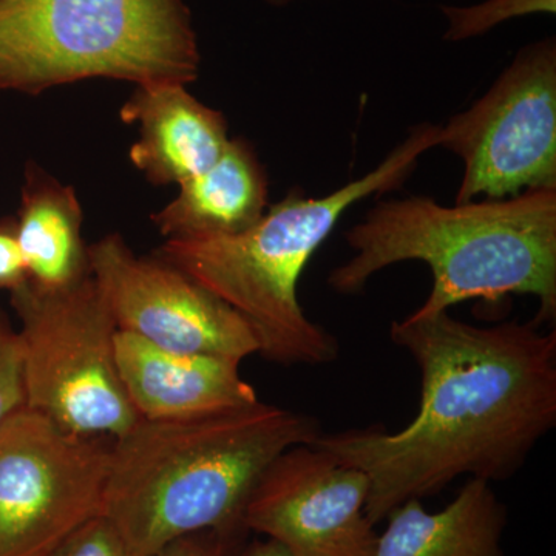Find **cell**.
<instances>
[{"label":"cell","mask_w":556,"mask_h":556,"mask_svg":"<svg viewBox=\"0 0 556 556\" xmlns=\"http://www.w3.org/2000/svg\"><path fill=\"white\" fill-rule=\"evenodd\" d=\"M390 339L420 369V404L404 430L320 433L313 445L367 475L372 526L459 477L506 481L556 424V332L536 321L475 327L413 313Z\"/></svg>","instance_id":"6da1fadb"},{"label":"cell","mask_w":556,"mask_h":556,"mask_svg":"<svg viewBox=\"0 0 556 556\" xmlns=\"http://www.w3.org/2000/svg\"><path fill=\"white\" fill-rule=\"evenodd\" d=\"M317 420L257 404L182 419H139L113 439L105 515L137 556L203 530H249L243 515L281 453L316 441Z\"/></svg>","instance_id":"7a4b0ae2"},{"label":"cell","mask_w":556,"mask_h":556,"mask_svg":"<svg viewBox=\"0 0 556 556\" xmlns=\"http://www.w3.org/2000/svg\"><path fill=\"white\" fill-rule=\"evenodd\" d=\"M345 237L354 255L328 277L339 294H357L388 266L422 262L433 288L416 313L526 294L540 300L533 321L555 320L556 189L456 206L420 195L379 201Z\"/></svg>","instance_id":"3957f363"},{"label":"cell","mask_w":556,"mask_h":556,"mask_svg":"<svg viewBox=\"0 0 556 556\" xmlns=\"http://www.w3.org/2000/svg\"><path fill=\"white\" fill-rule=\"evenodd\" d=\"M438 124H417L376 169L328 195L291 190L237 236L170 239L155 252L236 309L258 340V353L281 365H325L338 340L306 317L298 285L311 257L358 201L401 189L420 156L438 148Z\"/></svg>","instance_id":"277c9868"},{"label":"cell","mask_w":556,"mask_h":556,"mask_svg":"<svg viewBox=\"0 0 556 556\" xmlns=\"http://www.w3.org/2000/svg\"><path fill=\"white\" fill-rule=\"evenodd\" d=\"M200 62L182 0H0V91L91 78L188 86Z\"/></svg>","instance_id":"5b68a950"},{"label":"cell","mask_w":556,"mask_h":556,"mask_svg":"<svg viewBox=\"0 0 556 556\" xmlns=\"http://www.w3.org/2000/svg\"><path fill=\"white\" fill-rule=\"evenodd\" d=\"M20 317L25 407L70 433L116 439L138 422L115 356L118 332L93 276L56 291L10 292Z\"/></svg>","instance_id":"8992f818"},{"label":"cell","mask_w":556,"mask_h":556,"mask_svg":"<svg viewBox=\"0 0 556 556\" xmlns=\"http://www.w3.org/2000/svg\"><path fill=\"white\" fill-rule=\"evenodd\" d=\"M464 164L456 204L556 189V42L522 47L485 94L439 127Z\"/></svg>","instance_id":"52a82bcc"},{"label":"cell","mask_w":556,"mask_h":556,"mask_svg":"<svg viewBox=\"0 0 556 556\" xmlns=\"http://www.w3.org/2000/svg\"><path fill=\"white\" fill-rule=\"evenodd\" d=\"M113 439L24 407L0 427V556H49L104 508Z\"/></svg>","instance_id":"ba28073f"},{"label":"cell","mask_w":556,"mask_h":556,"mask_svg":"<svg viewBox=\"0 0 556 556\" xmlns=\"http://www.w3.org/2000/svg\"><path fill=\"white\" fill-rule=\"evenodd\" d=\"M91 276L121 331L185 353L244 358L258 353L248 321L166 260L139 257L119 233L87 247Z\"/></svg>","instance_id":"9c48e42d"},{"label":"cell","mask_w":556,"mask_h":556,"mask_svg":"<svg viewBox=\"0 0 556 556\" xmlns=\"http://www.w3.org/2000/svg\"><path fill=\"white\" fill-rule=\"evenodd\" d=\"M369 481L316 445H295L270 464L244 507L249 532L277 541L292 556H372Z\"/></svg>","instance_id":"30bf717a"},{"label":"cell","mask_w":556,"mask_h":556,"mask_svg":"<svg viewBox=\"0 0 556 556\" xmlns=\"http://www.w3.org/2000/svg\"><path fill=\"white\" fill-rule=\"evenodd\" d=\"M121 382L139 419H182L257 404V391L241 378L239 358L185 353L116 332Z\"/></svg>","instance_id":"8fae6325"},{"label":"cell","mask_w":556,"mask_h":556,"mask_svg":"<svg viewBox=\"0 0 556 556\" xmlns=\"http://www.w3.org/2000/svg\"><path fill=\"white\" fill-rule=\"evenodd\" d=\"M121 119L138 124L130 161L152 185H181L207 170L229 144L228 123L185 84L137 86L121 108Z\"/></svg>","instance_id":"7c38bea8"},{"label":"cell","mask_w":556,"mask_h":556,"mask_svg":"<svg viewBox=\"0 0 556 556\" xmlns=\"http://www.w3.org/2000/svg\"><path fill=\"white\" fill-rule=\"evenodd\" d=\"M268 177L247 139H229L207 170L179 185L177 199L152 215L161 236L207 239L244 232L268 211Z\"/></svg>","instance_id":"4fadbf2b"},{"label":"cell","mask_w":556,"mask_h":556,"mask_svg":"<svg viewBox=\"0 0 556 556\" xmlns=\"http://www.w3.org/2000/svg\"><path fill=\"white\" fill-rule=\"evenodd\" d=\"M386 519L372 556H506L501 541L507 510L482 479H468L438 514L409 500Z\"/></svg>","instance_id":"5bb4252c"},{"label":"cell","mask_w":556,"mask_h":556,"mask_svg":"<svg viewBox=\"0 0 556 556\" xmlns=\"http://www.w3.org/2000/svg\"><path fill=\"white\" fill-rule=\"evenodd\" d=\"M16 236L28 283L56 291L91 274L80 236L83 208L73 186L61 185L36 164L25 172Z\"/></svg>","instance_id":"9a60e30c"},{"label":"cell","mask_w":556,"mask_h":556,"mask_svg":"<svg viewBox=\"0 0 556 556\" xmlns=\"http://www.w3.org/2000/svg\"><path fill=\"white\" fill-rule=\"evenodd\" d=\"M447 20L444 39L460 42L485 35L497 25L530 14H555L556 0H484L470 7L442 5Z\"/></svg>","instance_id":"2e32d148"},{"label":"cell","mask_w":556,"mask_h":556,"mask_svg":"<svg viewBox=\"0 0 556 556\" xmlns=\"http://www.w3.org/2000/svg\"><path fill=\"white\" fill-rule=\"evenodd\" d=\"M25 407L24 362L20 332L0 311V427Z\"/></svg>","instance_id":"e0dca14e"},{"label":"cell","mask_w":556,"mask_h":556,"mask_svg":"<svg viewBox=\"0 0 556 556\" xmlns=\"http://www.w3.org/2000/svg\"><path fill=\"white\" fill-rule=\"evenodd\" d=\"M49 556H137L105 515L89 519Z\"/></svg>","instance_id":"ac0fdd59"},{"label":"cell","mask_w":556,"mask_h":556,"mask_svg":"<svg viewBox=\"0 0 556 556\" xmlns=\"http://www.w3.org/2000/svg\"><path fill=\"white\" fill-rule=\"evenodd\" d=\"M247 530H203L170 541L152 556H241L247 546Z\"/></svg>","instance_id":"d6986e66"},{"label":"cell","mask_w":556,"mask_h":556,"mask_svg":"<svg viewBox=\"0 0 556 556\" xmlns=\"http://www.w3.org/2000/svg\"><path fill=\"white\" fill-rule=\"evenodd\" d=\"M28 280L16 236V222L0 219V289L14 291Z\"/></svg>","instance_id":"ffe728a7"},{"label":"cell","mask_w":556,"mask_h":556,"mask_svg":"<svg viewBox=\"0 0 556 556\" xmlns=\"http://www.w3.org/2000/svg\"><path fill=\"white\" fill-rule=\"evenodd\" d=\"M241 556H292L287 548L278 544L274 540H255L251 544L244 546L243 555Z\"/></svg>","instance_id":"44dd1931"},{"label":"cell","mask_w":556,"mask_h":556,"mask_svg":"<svg viewBox=\"0 0 556 556\" xmlns=\"http://www.w3.org/2000/svg\"><path fill=\"white\" fill-rule=\"evenodd\" d=\"M263 2L270 3L274 7H285L289 3L300 2V0H263Z\"/></svg>","instance_id":"7402d4cb"}]
</instances>
